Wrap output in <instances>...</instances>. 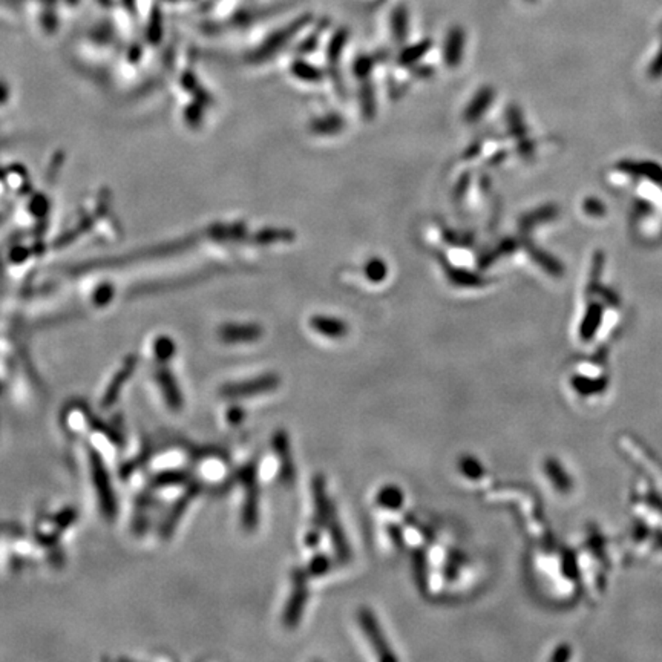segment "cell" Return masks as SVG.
<instances>
[{
  "mask_svg": "<svg viewBox=\"0 0 662 662\" xmlns=\"http://www.w3.org/2000/svg\"><path fill=\"white\" fill-rule=\"evenodd\" d=\"M309 580L310 575L306 567H296L291 573L293 588L289 603L284 611V624L289 628H296L304 615V608L309 601Z\"/></svg>",
  "mask_w": 662,
  "mask_h": 662,
  "instance_id": "1",
  "label": "cell"
},
{
  "mask_svg": "<svg viewBox=\"0 0 662 662\" xmlns=\"http://www.w3.org/2000/svg\"><path fill=\"white\" fill-rule=\"evenodd\" d=\"M357 621H359L362 632L368 643H370V646L373 647L377 658L382 661H388V662L397 661V656L394 655V651L383 633V628L379 624V621H377V618L371 608H368V607L359 608V612H357Z\"/></svg>",
  "mask_w": 662,
  "mask_h": 662,
  "instance_id": "2",
  "label": "cell"
},
{
  "mask_svg": "<svg viewBox=\"0 0 662 662\" xmlns=\"http://www.w3.org/2000/svg\"><path fill=\"white\" fill-rule=\"evenodd\" d=\"M311 497H313V520L311 528L313 531L322 532L327 529V523L333 511V503L329 500L327 496V483L322 474H316L311 481Z\"/></svg>",
  "mask_w": 662,
  "mask_h": 662,
  "instance_id": "3",
  "label": "cell"
},
{
  "mask_svg": "<svg viewBox=\"0 0 662 662\" xmlns=\"http://www.w3.org/2000/svg\"><path fill=\"white\" fill-rule=\"evenodd\" d=\"M273 448L276 451V456L279 458V469H281V480L286 485H291L296 477V469H294L293 458L290 454V440L286 431H278L273 436Z\"/></svg>",
  "mask_w": 662,
  "mask_h": 662,
  "instance_id": "4",
  "label": "cell"
},
{
  "mask_svg": "<svg viewBox=\"0 0 662 662\" xmlns=\"http://www.w3.org/2000/svg\"><path fill=\"white\" fill-rule=\"evenodd\" d=\"M327 531L330 535V541L333 544L336 558H338L339 563H348L351 560V548H350L348 540H346L345 531L338 517V512H336L334 508L331 511V515L327 523Z\"/></svg>",
  "mask_w": 662,
  "mask_h": 662,
  "instance_id": "5",
  "label": "cell"
},
{
  "mask_svg": "<svg viewBox=\"0 0 662 662\" xmlns=\"http://www.w3.org/2000/svg\"><path fill=\"white\" fill-rule=\"evenodd\" d=\"M493 100H496V89L488 85L481 86L474 94V97H472L471 101L468 103V106L463 112V120L468 124H474L488 112V109L492 106Z\"/></svg>",
  "mask_w": 662,
  "mask_h": 662,
  "instance_id": "6",
  "label": "cell"
},
{
  "mask_svg": "<svg viewBox=\"0 0 662 662\" xmlns=\"http://www.w3.org/2000/svg\"><path fill=\"white\" fill-rule=\"evenodd\" d=\"M310 327L329 339H342L348 334V324L327 314H314L310 319Z\"/></svg>",
  "mask_w": 662,
  "mask_h": 662,
  "instance_id": "7",
  "label": "cell"
},
{
  "mask_svg": "<svg viewBox=\"0 0 662 662\" xmlns=\"http://www.w3.org/2000/svg\"><path fill=\"white\" fill-rule=\"evenodd\" d=\"M279 385V377L276 374H264L258 379L249 381L246 383H238L229 388V394L235 397H249L262 393H269Z\"/></svg>",
  "mask_w": 662,
  "mask_h": 662,
  "instance_id": "8",
  "label": "cell"
},
{
  "mask_svg": "<svg viewBox=\"0 0 662 662\" xmlns=\"http://www.w3.org/2000/svg\"><path fill=\"white\" fill-rule=\"evenodd\" d=\"M411 569L414 583L418 588V592L426 595L429 591V561L428 553L423 548H416L411 552Z\"/></svg>",
  "mask_w": 662,
  "mask_h": 662,
  "instance_id": "9",
  "label": "cell"
},
{
  "mask_svg": "<svg viewBox=\"0 0 662 662\" xmlns=\"http://www.w3.org/2000/svg\"><path fill=\"white\" fill-rule=\"evenodd\" d=\"M443 267H445L446 276L451 281V284H454V286H458V287H466V289L483 287L489 282L486 278H483L481 275H478V273L469 271V270H465V269L453 267V266H449L448 262H445V261H443Z\"/></svg>",
  "mask_w": 662,
  "mask_h": 662,
  "instance_id": "10",
  "label": "cell"
},
{
  "mask_svg": "<svg viewBox=\"0 0 662 662\" xmlns=\"http://www.w3.org/2000/svg\"><path fill=\"white\" fill-rule=\"evenodd\" d=\"M345 128V120L341 117L339 114H327L324 117H318L311 120L310 123V131L314 135L319 136H333L336 134L342 132Z\"/></svg>",
  "mask_w": 662,
  "mask_h": 662,
  "instance_id": "11",
  "label": "cell"
},
{
  "mask_svg": "<svg viewBox=\"0 0 662 662\" xmlns=\"http://www.w3.org/2000/svg\"><path fill=\"white\" fill-rule=\"evenodd\" d=\"M403 501H405L403 491L397 485H393V483H388V485L382 486L376 493L377 506H381L382 509H386V511H398L403 506Z\"/></svg>",
  "mask_w": 662,
  "mask_h": 662,
  "instance_id": "12",
  "label": "cell"
},
{
  "mask_svg": "<svg viewBox=\"0 0 662 662\" xmlns=\"http://www.w3.org/2000/svg\"><path fill=\"white\" fill-rule=\"evenodd\" d=\"M544 471L546 476L549 477L552 485L560 492H569L572 489V480L567 474L566 469L561 466L558 460L548 458L544 461Z\"/></svg>",
  "mask_w": 662,
  "mask_h": 662,
  "instance_id": "13",
  "label": "cell"
},
{
  "mask_svg": "<svg viewBox=\"0 0 662 662\" xmlns=\"http://www.w3.org/2000/svg\"><path fill=\"white\" fill-rule=\"evenodd\" d=\"M458 469L469 480H480L485 476V468H483L481 461L474 456H461L458 458Z\"/></svg>",
  "mask_w": 662,
  "mask_h": 662,
  "instance_id": "14",
  "label": "cell"
},
{
  "mask_svg": "<svg viewBox=\"0 0 662 662\" xmlns=\"http://www.w3.org/2000/svg\"><path fill=\"white\" fill-rule=\"evenodd\" d=\"M461 44H463V39H461V34L453 33L449 36L446 41V51H445V60L446 65L449 68H456L460 65L461 60Z\"/></svg>",
  "mask_w": 662,
  "mask_h": 662,
  "instance_id": "15",
  "label": "cell"
},
{
  "mask_svg": "<svg viewBox=\"0 0 662 662\" xmlns=\"http://www.w3.org/2000/svg\"><path fill=\"white\" fill-rule=\"evenodd\" d=\"M359 99H361V109H362L363 119L365 120L374 119L377 104H376V94H374V89H373V86L370 85V83H368V85L365 83L363 86H361Z\"/></svg>",
  "mask_w": 662,
  "mask_h": 662,
  "instance_id": "16",
  "label": "cell"
},
{
  "mask_svg": "<svg viewBox=\"0 0 662 662\" xmlns=\"http://www.w3.org/2000/svg\"><path fill=\"white\" fill-rule=\"evenodd\" d=\"M363 273L368 281H371L374 284L382 282L386 275H388V267L385 264V261L381 258H373L365 264Z\"/></svg>",
  "mask_w": 662,
  "mask_h": 662,
  "instance_id": "17",
  "label": "cell"
},
{
  "mask_svg": "<svg viewBox=\"0 0 662 662\" xmlns=\"http://www.w3.org/2000/svg\"><path fill=\"white\" fill-rule=\"evenodd\" d=\"M331 560H330V556L329 555H325V553H316L313 556V558L309 561L307 564V572L310 575V578H319V576H324L325 573H329L330 569H331Z\"/></svg>",
  "mask_w": 662,
  "mask_h": 662,
  "instance_id": "18",
  "label": "cell"
},
{
  "mask_svg": "<svg viewBox=\"0 0 662 662\" xmlns=\"http://www.w3.org/2000/svg\"><path fill=\"white\" fill-rule=\"evenodd\" d=\"M465 563V556L463 553H460L458 551H451L448 553V558H446V563L443 566V575L448 581H454L457 580V576H458V572H460V567L463 566Z\"/></svg>",
  "mask_w": 662,
  "mask_h": 662,
  "instance_id": "19",
  "label": "cell"
},
{
  "mask_svg": "<svg viewBox=\"0 0 662 662\" xmlns=\"http://www.w3.org/2000/svg\"><path fill=\"white\" fill-rule=\"evenodd\" d=\"M506 121H508V128L512 134V136H517V139H523L524 134H526V126L523 123L521 112L517 106H509L506 112Z\"/></svg>",
  "mask_w": 662,
  "mask_h": 662,
  "instance_id": "20",
  "label": "cell"
},
{
  "mask_svg": "<svg viewBox=\"0 0 662 662\" xmlns=\"http://www.w3.org/2000/svg\"><path fill=\"white\" fill-rule=\"evenodd\" d=\"M529 251H531V256L532 259L537 262L538 266H541L546 271L551 273V275H560L561 270H560V264L558 262H556L555 259H552L549 255H546L544 251L538 250V249H533V247H529Z\"/></svg>",
  "mask_w": 662,
  "mask_h": 662,
  "instance_id": "21",
  "label": "cell"
},
{
  "mask_svg": "<svg viewBox=\"0 0 662 662\" xmlns=\"http://www.w3.org/2000/svg\"><path fill=\"white\" fill-rule=\"evenodd\" d=\"M293 72L294 76L306 81H319L322 79V72L318 68L309 65V63L307 65L306 63H296L293 66Z\"/></svg>",
  "mask_w": 662,
  "mask_h": 662,
  "instance_id": "22",
  "label": "cell"
},
{
  "mask_svg": "<svg viewBox=\"0 0 662 662\" xmlns=\"http://www.w3.org/2000/svg\"><path fill=\"white\" fill-rule=\"evenodd\" d=\"M386 532L388 537L391 540V544L396 548L397 552H402L405 549V533L403 529L398 526L397 523H388L386 524Z\"/></svg>",
  "mask_w": 662,
  "mask_h": 662,
  "instance_id": "23",
  "label": "cell"
},
{
  "mask_svg": "<svg viewBox=\"0 0 662 662\" xmlns=\"http://www.w3.org/2000/svg\"><path fill=\"white\" fill-rule=\"evenodd\" d=\"M572 385L575 390H578L581 394H592L601 388V382L587 381V379H583V377H573Z\"/></svg>",
  "mask_w": 662,
  "mask_h": 662,
  "instance_id": "24",
  "label": "cell"
},
{
  "mask_svg": "<svg viewBox=\"0 0 662 662\" xmlns=\"http://www.w3.org/2000/svg\"><path fill=\"white\" fill-rule=\"evenodd\" d=\"M373 68V61L370 59H359L354 65V76L361 80H366Z\"/></svg>",
  "mask_w": 662,
  "mask_h": 662,
  "instance_id": "25",
  "label": "cell"
},
{
  "mask_svg": "<svg viewBox=\"0 0 662 662\" xmlns=\"http://www.w3.org/2000/svg\"><path fill=\"white\" fill-rule=\"evenodd\" d=\"M321 538H322V532L309 529V532L306 533V546L309 549H316L321 544Z\"/></svg>",
  "mask_w": 662,
  "mask_h": 662,
  "instance_id": "26",
  "label": "cell"
},
{
  "mask_svg": "<svg viewBox=\"0 0 662 662\" xmlns=\"http://www.w3.org/2000/svg\"><path fill=\"white\" fill-rule=\"evenodd\" d=\"M571 658V647L569 646H560L555 650V653L551 656L552 661H567Z\"/></svg>",
  "mask_w": 662,
  "mask_h": 662,
  "instance_id": "27",
  "label": "cell"
}]
</instances>
